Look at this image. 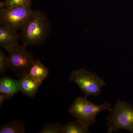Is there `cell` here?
<instances>
[{
    "label": "cell",
    "instance_id": "obj_3",
    "mask_svg": "<svg viewBox=\"0 0 133 133\" xmlns=\"http://www.w3.org/2000/svg\"><path fill=\"white\" fill-rule=\"evenodd\" d=\"M107 118V133L125 129L133 133V105L121 100L116 102Z\"/></svg>",
    "mask_w": 133,
    "mask_h": 133
},
{
    "label": "cell",
    "instance_id": "obj_14",
    "mask_svg": "<svg viewBox=\"0 0 133 133\" xmlns=\"http://www.w3.org/2000/svg\"><path fill=\"white\" fill-rule=\"evenodd\" d=\"M63 125L58 123H50L44 126L39 133H62Z\"/></svg>",
    "mask_w": 133,
    "mask_h": 133
},
{
    "label": "cell",
    "instance_id": "obj_8",
    "mask_svg": "<svg viewBox=\"0 0 133 133\" xmlns=\"http://www.w3.org/2000/svg\"><path fill=\"white\" fill-rule=\"evenodd\" d=\"M19 33L12 29L0 26V46L9 53L19 45Z\"/></svg>",
    "mask_w": 133,
    "mask_h": 133
},
{
    "label": "cell",
    "instance_id": "obj_12",
    "mask_svg": "<svg viewBox=\"0 0 133 133\" xmlns=\"http://www.w3.org/2000/svg\"><path fill=\"white\" fill-rule=\"evenodd\" d=\"M26 129L24 124L22 122L13 120L1 126L0 133H24Z\"/></svg>",
    "mask_w": 133,
    "mask_h": 133
},
{
    "label": "cell",
    "instance_id": "obj_11",
    "mask_svg": "<svg viewBox=\"0 0 133 133\" xmlns=\"http://www.w3.org/2000/svg\"><path fill=\"white\" fill-rule=\"evenodd\" d=\"M90 133L88 127L76 119L63 125L62 133Z\"/></svg>",
    "mask_w": 133,
    "mask_h": 133
},
{
    "label": "cell",
    "instance_id": "obj_2",
    "mask_svg": "<svg viewBox=\"0 0 133 133\" xmlns=\"http://www.w3.org/2000/svg\"><path fill=\"white\" fill-rule=\"evenodd\" d=\"M112 106L107 101L102 104H96L90 101L87 96L78 97L69 108V112L76 119L89 128L96 123L98 115L103 111L109 112Z\"/></svg>",
    "mask_w": 133,
    "mask_h": 133
},
{
    "label": "cell",
    "instance_id": "obj_5",
    "mask_svg": "<svg viewBox=\"0 0 133 133\" xmlns=\"http://www.w3.org/2000/svg\"><path fill=\"white\" fill-rule=\"evenodd\" d=\"M35 10L31 6H13L0 8V24L17 31L25 23Z\"/></svg>",
    "mask_w": 133,
    "mask_h": 133
},
{
    "label": "cell",
    "instance_id": "obj_15",
    "mask_svg": "<svg viewBox=\"0 0 133 133\" xmlns=\"http://www.w3.org/2000/svg\"><path fill=\"white\" fill-rule=\"evenodd\" d=\"M9 69L8 57L6 56L2 50H0V74L6 73Z\"/></svg>",
    "mask_w": 133,
    "mask_h": 133
},
{
    "label": "cell",
    "instance_id": "obj_13",
    "mask_svg": "<svg viewBox=\"0 0 133 133\" xmlns=\"http://www.w3.org/2000/svg\"><path fill=\"white\" fill-rule=\"evenodd\" d=\"M21 5L31 6V0H5L0 2V8Z\"/></svg>",
    "mask_w": 133,
    "mask_h": 133
},
{
    "label": "cell",
    "instance_id": "obj_10",
    "mask_svg": "<svg viewBox=\"0 0 133 133\" xmlns=\"http://www.w3.org/2000/svg\"><path fill=\"white\" fill-rule=\"evenodd\" d=\"M49 71L39 59L35 60L28 75L34 79L42 82L47 77Z\"/></svg>",
    "mask_w": 133,
    "mask_h": 133
},
{
    "label": "cell",
    "instance_id": "obj_1",
    "mask_svg": "<svg viewBox=\"0 0 133 133\" xmlns=\"http://www.w3.org/2000/svg\"><path fill=\"white\" fill-rule=\"evenodd\" d=\"M51 30L49 20L40 11H34L20 29V40L26 47H36L45 42Z\"/></svg>",
    "mask_w": 133,
    "mask_h": 133
},
{
    "label": "cell",
    "instance_id": "obj_4",
    "mask_svg": "<svg viewBox=\"0 0 133 133\" xmlns=\"http://www.w3.org/2000/svg\"><path fill=\"white\" fill-rule=\"evenodd\" d=\"M70 81L76 83L87 97L98 96L101 94L105 81L95 72L80 68L72 71L69 77Z\"/></svg>",
    "mask_w": 133,
    "mask_h": 133
},
{
    "label": "cell",
    "instance_id": "obj_9",
    "mask_svg": "<svg viewBox=\"0 0 133 133\" xmlns=\"http://www.w3.org/2000/svg\"><path fill=\"white\" fill-rule=\"evenodd\" d=\"M19 79L21 92L31 98L35 97L42 83L36 81L29 75Z\"/></svg>",
    "mask_w": 133,
    "mask_h": 133
},
{
    "label": "cell",
    "instance_id": "obj_6",
    "mask_svg": "<svg viewBox=\"0 0 133 133\" xmlns=\"http://www.w3.org/2000/svg\"><path fill=\"white\" fill-rule=\"evenodd\" d=\"M27 48L23 44H19L9 52V69L19 79L28 75L35 61L34 56Z\"/></svg>",
    "mask_w": 133,
    "mask_h": 133
},
{
    "label": "cell",
    "instance_id": "obj_7",
    "mask_svg": "<svg viewBox=\"0 0 133 133\" xmlns=\"http://www.w3.org/2000/svg\"><path fill=\"white\" fill-rule=\"evenodd\" d=\"M21 92L20 79L16 80L4 77L0 79V104L2 105L5 100L10 99Z\"/></svg>",
    "mask_w": 133,
    "mask_h": 133
}]
</instances>
